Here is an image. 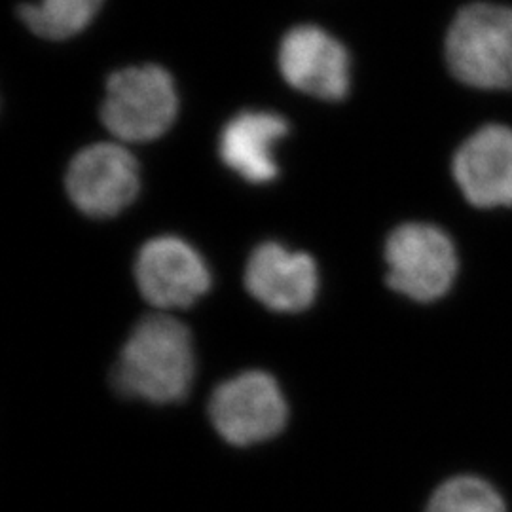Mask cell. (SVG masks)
Listing matches in <instances>:
<instances>
[{"label":"cell","instance_id":"cell-1","mask_svg":"<svg viewBox=\"0 0 512 512\" xmlns=\"http://www.w3.org/2000/svg\"><path fill=\"white\" fill-rule=\"evenodd\" d=\"M196 374L190 330L171 315L154 313L131 330L112 370V384L124 395L147 403H179Z\"/></svg>","mask_w":512,"mask_h":512},{"label":"cell","instance_id":"cell-2","mask_svg":"<svg viewBox=\"0 0 512 512\" xmlns=\"http://www.w3.org/2000/svg\"><path fill=\"white\" fill-rule=\"evenodd\" d=\"M446 61L459 82L476 90L512 88V8L465 6L446 35Z\"/></svg>","mask_w":512,"mask_h":512},{"label":"cell","instance_id":"cell-3","mask_svg":"<svg viewBox=\"0 0 512 512\" xmlns=\"http://www.w3.org/2000/svg\"><path fill=\"white\" fill-rule=\"evenodd\" d=\"M179 97L162 67L143 65L112 74L101 120L112 135L128 143H147L171 128Z\"/></svg>","mask_w":512,"mask_h":512},{"label":"cell","instance_id":"cell-4","mask_svg":"<svg viewBox=\"0 0 512 512\" xmlns=\"http://www.w3.org/2000/svg\"><path fill=\"white\" fill-rule=\"evenodd\" d=\"M387 283L418 302H433L450 291L458 274L452 239L423 222L399 226L385 243Z\"/></svg>","mask_w":512,"mask_h":512},{"label":"cell","instance_id":"cell-5","mask_svg":"<svg viewBox=\"0 0 512 512\" xmlns=\"http://www.w3.org/2000/svg\"><path fill=\"white\" fill-rule=\"evenodd\" d=\"M209 416L226 442L253 446L283 431L289 408L274 376L249 370L215 389Z\"/></svg>","mask_w":512,"mask_h":512},{"label":"cell","instance_id":"cell-6","mask_svg":"<svg viewBox=\"0 0 512 512\" xmlns=\"http://www.w3.org/2000/svg\"><path fill=\"white\" fill-rule=\"evenodd\" d=\"M65 184L82 213L107 219L122 213L137 198L141 175L137 160L126 148L97 143L74 156Z\"/></svg>","mask_w":512,"mask_h":512},{"label":"cell","instance_id":"cell-7","mask_svg":"<svg viewBox=\"0 0 512 512\" xmlns=\"http://www.w3.org/2000/svg\"><path fill=\"white\" fill-rule=\"evenodd\" d=\"M135 279L148 304L160 310L188 308L211 287L202 255L175 236H160L143 245L135 262Z\"/></svg>","mask_w":512,"mask_h":512},{"label":"cell","instance_id":"cell-8","mask_svg":"<svg viewBox=\"0 0 512 512\" xmlns=\"http://www.w3.org/2000/svg\"><path fill=\"white\" fill-rule=\"evenodd\" d=\"M279 69L293 88L313 97L338 101L348 95V52L315 25L287 33L279 48Z\"/></svg>","mask_w":512,"mask_h":512},{"label":"cell","instance_id":"cell-9","mask_svg":"<svg viewBox=\"0 0 512 512\" xmlns=\"http://www.w3.org/2000/svg\"><path fill=\"white\" fill-rule=\"evenodd\" d=\"M454 179L475 207H512V129L475 131L454 156Z\"/></svg>","mask_w":512,"mask_h":512},{"label":"cell","instance_id":"cell-10","mask_svg":"<svg viewBox=\"0 0 512 512\" xmlns=\"http://www.w3.org/2000/svg\"><path fill=\"white\" fill-rule=\"evenodd\" d=\"M245 287L268 310L296 313L313 304L319 274L310 255L270 241L256 247L249 258Z\"/></svg>","mask_w":512,"mask_h":512},{"label":"cell","instance_id":"cell-11","mask_svg":"<svg viewBox=\"0 0 512 512\" xmlns=\"http://www.w3.org/2000/svg\"><path fill=\"white\" fill-rule=\"evenodd\" d=\"M289 124L275 112L245 110L220 133V160L247 183L274 181L279 173L275 148L287 137Z\"/></svg>","mask_w":512,"mask_h":512},{"label":"cell","instance_id":"cell-12","mask_svg":"<svg viewBox=\"0 0 512 512\" xmlns=\"http://www.w3.org/2000/svg\"><path fill=\"white\" fill-rule=\"evenodd\" d=\"M103 0H38L23 4L19 16L38 37L63 40L84 31Z\"/></svg>","mask_w":512,"mask_h":512},{"label":"cell","instance_id":"cell-13","mask_svg":"<svg viewBox=\"0 0 512 512\" xmlns=\"http://www.w3.org/2000/svg\"><path fill=\"white\" fill-rule=\"evenodd\" d=\"M425 512H507L494 486L478 476H456L442 482Z\"/></svg>","mask_w":512,"mask_h":512}]
</instances>
